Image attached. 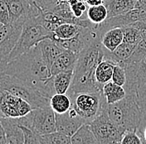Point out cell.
<instances>
[{
    "label": "cell",
    "mask_w": 146,
    "mask_h": 144,
    "mask_svg": "<svg viewBox=\"0 0 146 144\" xmlns=\"http://www.w3.org/2000/svg\"><path fill=\"white\" fill-rule=\"evenodd\" d=\"M106 101L104 102L98 115L89 125L98 144H120L124 133L110 118L106 109Z\"/></svg>",
    "instance_id": "5"
},
{
    "label": "cell",
    "mask_w": 146,
    "mask_h": 144,
    "mask_svg": "<svg viewBox=\"0 0 146 144\" xmlns=\"http://www.w3.org/2000/svg\"><path fill=\"white\" fill-rule=\"evenodd\" d=\"M88 6H96L104 3V0H85Z\"/></svg>",
    "instance_id": "38"
},
{
    "label": "cell",
    "mask_w": 146,
    "mask_h": 144,
    "mask_svg": "<svg viewBox=\"0 0 146 144\" xmlns=\"http://www.w3.org/2000/svg\"><path fill=\"white\" fill-rule=\"evenodd\" d=\"M123 39L124 32L122 27H114L104 33L100 42L106 50L113 52L123 42Z\"/></svg>",
    "instance_id": "17"
},
{
    "label": "cell",
    "mask_w": 146,
    "mask_h": 144,
    "mask_svg": "<svg viewBox=\"0 0 146 144\" xmlns=\"http://www.w3.org/2000/svg\"><path fill=\"white\" fill-rule=\"evenodd\" d=\"M41 13L42 11H40L39 9L30 5L28 15L23 24L22 33L19 36L17 44L9 55V63L29 51L31 48L38 45V43L48 38L53 40L54 32H49L36 21Z\"/></svg>",
    "instance_id": "3"
},
{
    "label": "cell",
    "mask_w": 146,
    "mask_h": 144,
    "mask_svg": "<svg viewBox=\"0 0 146 144\" xmlns=\"http://www.w3.org/2000/svg\"><path fill=\"white\" fill-rule=\"evenodd\" d=\"M3 23H2V22H0V27H2V26H3Z\"/></svg>",
    "instance_id": "40"
},
{
    "label": "cell",
    "mask_w": 146,
    "mask_h": 144,
    "mask_svg": "<svg viewBox=\"0 0 146 144\" xmlns=\"http://www.w3.org/2000/svg\"><path fill=\"white\" fill-rule=\"evenodd\" d=\"M103 95L108 104L117 103L126 96V90L124 86L110 81L103 86Z\"/></svg>",
    "instance_id": "19"
},
{
    "label": "cell",
    "mask_w": 146,
    "mask_h": 144,
    "mask_svg": "<svg viewBox=\"0 0 146 144\" xmlns=\"http://www.w3.org/2000/svg\"><path fill=\"white\" fill-rule=\"evenodd\" d=\"M50 106L55 114H65L72 107V99L67 94H55L50 99Z\"/></svg>",
    "instance_id": "24"
},
{
    "label": "cell",
    "mask_w": 146,
    "mask_h": 144,
    "mask_svg": "<svg viewBox=\"0 0 146 144\" xmlns=\"http://www.w3.org/2000/svg\"><path fill=\"white\" fill-rule=\"evenodd\" d=\"M77 57L78 55L72 52V51H63V52H62L56 59L51 67L52 75H55L61 72L74 70L77 61Z\"/></svg>",
    "instance_id": "15"
},
{
    "label": "cell",
    "mask_w": 146,
    "mask_h": 144,
    "mask_svg": "<svg viewBox=\"0 0 146 144\" xmlns=\"http://www.w3.org/2000/svg\"><path fill=\"white\" fill-rule=\"evenodd\" d=\"M83 1H85V0H83Z\"/></svg>",
    "instance_id": "41"
},
{
    "label": "cell",
    "mask_w": 146,
    "mask_h": 144,
    "mask_svg": "<svg viewBox=\"0 0 146 144\" xmlns=\"http://www.w3.org/2000/svg\"><path fill=\"white\" fill-rule=\"evenodd\" d=\"M41 144H71V137L56 131L44 135H39Z\"/></svg>",
    "instance_id": "26"
},
{
    "label": "cell",
    "mask_w": 146,
    "mask_h": 144,
    "mask_svg": "<svg viewBox=\"0 0 146 144\" xmlns=\"http://www.w3.org/2000/svg\"><path fill=\"white\" fill-rule=\"evenodd\" d=\"M21 127L24 133V143L23 144H41L39 141V135L37 133H36L32 129H30L29 127H27L23 125H21Z\"/></svg>",
    "instance_id": "33"
},
{
    "label": "cell",
    "mask_w": 146,
    "mask_h": 144,
    "mask_svg": "<svg viewBox=\"0 0 146 144\" xmlns=\"http://www.w3.org/2000/svg\"><path fill=\"white\" fill-rule=\"evenodd\" d=\"M85 124H86V120L77 114L72 106L65 114H56V131L69 137H72Z\"/></svg>",
    "instance_id": "11"
},
{
    "label": "cell",
    "mask_w": 146,
    "mask_h": 144,
    "mask_svg": "<svg viewBox=\"0 0 146 144\" xmlns=\"http://www.w3.org/2000/svg\"><path fill=\"white\" fill-rule=\"evenodd\" d=\"M122 29L124 32L123 42H127L130 44H138L143 39L139 31L131 25L123 27Z\"/></svg>",
    "instance_id": "27"
},
{
    "label": "cell",
    "mask_w": 146,
    "mask_h": 144,
    "mask_svg": "<svg viewBox=\"0 0 146 144\" xmlns=\"http://www.w3.org/2000/svg\"><path fill=\"white\" fill-rule=\"evenodd\" d=\"M0 22L3 25H7L11 22L9 9L4 0H0Z\"/></svg>",
    "instance_id": "34"
},
{
    "label": "cell",
    "mask_w": 146,
    "mask_h": 144,
    "mask_svg": "<svg viewBox=\"0 0 146 144\" xmlns=\"http://www.w3.org/2000/svg\"><path fill=\"white\" fill-rule=\"evenodd\" d=\"M111 81L119 85L124 86L126 83V71L122 64H115L112 74Z\"/></svg>",
    "instance_id": "29"
},
{
    "label": "cell",
    "mask_w": 146,
    "mask_h": 144,
    "mask_svg": "<svg viewBox=\"0 0 146 144\" xmlns=\"http://www.w3.org/2000/svg\"><path fill=\"white\" fill-rule=\"evenodd\" d=\"M30 5L42 9L43 12H52L59 0H27Z\"/></svg>",
    "instance_id": "31"
},
{
    "label": "cell",
    "mask_w": 146,
    "mask_h": 144,
    "mask_svg": "<svg viewBox=\"0 0 146 144\" xmlns=\"http://www.w3.org/2000/svg\"><path fill=\"white\" fill-rule=\"evenodd\" d=\"M9 9L12 23L24 24L30 9V4L27 0H4Z\"/></svg>",
    "instance_id": "13"
},
{
    "label": "cell",
    "mask_w": 146,
    "mask_h": 144,
    "mask_svg": "<svg viewBox=\"0 0 146 144\" xmlns=\"http://www.w3.org/2000/svg\"><path fill=\"white\" fill-rule=\"evenodd\" d=\"M71 144H98L89 124H83L71 137Z\"/></svg>",
    "instance_id": "21"
},
{
    "label": "cell",
    "mask_w": 146,
    "mask_h": 144,
    "mask_svg": "<svg viewBox=\"0 0 146 144\" xmlns=\"http://www.w3.org/2000/svg\"><path fill=\"white\" fill-rule=\"evenodd\" d=\"M137 133L140 136L143 144H146V116H144L143 118L140 125L137 129Z\"/></svg>",
    "instance_id": "36"
},
{
    "label": "cell",
    "mask_w": 146,
    "mask_h": 144,
    "mask_svg": "<svg viewBox=\"0 0 146 144\" xmlns=\"http://www.w3.org/2000/svg\"><path fill=\"white\" fill-rule=\"evenodd\" d=\"M136 0H104V4L108 11V18L127 13L135 9Z\"/></svg>",
    "instance_id": "18"
},
{
    "label": "cell",
    "mask_w": 146,
    "mask_h": 144,
    "mask_svg": "<svg viewBox=\"0 0 146 144\" xmlns=\"http://www.w3.org/2000/svg\"><path fill=\"white\" fill-rule=\"evenodd\" d=\"M72 106L83 118L86 124H90L96 117L106 101L103 93H82L71 98Z\"/></svg>",
    "instance_id": "7"
},
{
    "label": "cell",
    "mask_w": 146,
    "mask_h": 144,
    "mask_svg": "<svg viewBox=\"0 0 146 144\" xmlns=\"http://www.w3.org/2000/svg\"><path fill=\"white\" fill-rule=\"evenodd\" d=\"M0 89L24 99L33 108L50 106V99L44 96L34 86L3 72L0 73Z\"/></svg>",
    "instance_id": "4"
},
{
    "label": "cell",
    "mask_w": 146,
    "mask_h": 144,
    "mask_svg": "<svg viewBox=\"0 0 146 144\" xmlns=\"http://www.w3.org/2000/svg\"><path fill=\"white\" fill-rule=\"evenodd\" d=\"M0 122L3 128L6 144L24 143V133L18 118H2Z\"/></svg>",
    "instance_id": "12"
},
{
    "label": "cell",
    "mask_w": 146,
    "mask_h": 144,
    "mask_svg": "<svg viewBox=\"0 0 146 144\" xmlns=\"http://www.w3.org/2000/svg\"><path fill=\"white\" fill-rule=\"evenodd\" d=\"M3 72L32 85L49 99L56 94L53 76L38 45L9 62Z\"/></svg>",
    "instance_id": "1"
},
{
    "label": "cell",
    "mask_w": 146,
    "mask_h": 144,
    "mask_svg": "<svg viewBox=\"0 0 146 144\" xmlns=\"http://www.w3.org/2000/svg\"><path fill=\"white\" fill-rule=\"evenodd\" d=\"M38 46L41 49L42 54L45 60L46 63L51 70V67L56 61V59L65 50L58 45L56 41L50 38L42 41L41 42L38 43Z\"/></svg>",
    "instance_id": "16"
},
{
    "label": "cell",
    "mask_w": 146,
    "mask_h": 144,
    "mask_svg": "<svg viewBox=\"0 0 146 144\" xmlns=\"http://www.w3.org/2000/svg\"><path fill=\"white\" fill-rule=\"evenodd\" d=\"M74 75V70L58 73L53 76V86L56 94H66L70 89Z\"/></svg>",
    "instance_id": "20"
},
{
    "label": "cell",
    "mask_w": 146,
    "mask_h": 144,
    "mask_svg": "<svg viewBox=\"0 0 146 144\" xmlns=\"http://www.w3.org/2000/svg\"><path fill=\"white\" fill-rule=\"evenodd\" d=\"M70 6L72 11L73 14L76 18H85L87 17H84V14L87 13V3L86 1L83 0H72L70 3Z\"/></svg>",
    "instance_id": "30"
},
{
    "label": "cell",
    "mask_w": 146,
    "mask_h": 144,
    "mask_svg": "<svg viewBox=\"0 0 146 144\" xmlns=\"http://www.w3.org/2000/svg\"><path fill=\"white\" fill-rule=\"evenodd\" d=\"M0 144H6V140H5V135L3 132V128L0 122Z\"/></svg>",
    "instance_id": "39"
},
{
    "label": "cell",
    "mask_w": 146,
    "mask_h": 144,
    "mask_svg": "<svg viewBox=\"0 0 146 144\" xmlns=\"http://www.w3.org/2000/svg\"><path fill=\"white\" fill-rule=\"evenodd\" d=\"M33 109L24 99L0 89V118L23 117Z\"/></svg>",
    "instance_id": "9"
},
{
    "label": "cell",
    "mask_w": 146,
    "mask_h": 144,
    "mask_svg": "<svg viewBox=\"0 0 146 144\" xmlns=\"http://www.w3.org/2000/svg\"><path fill=\"white\" fill-rule=\"evenodd\" d=\"M103 59L104 51L101 42L98 41L91 43L78 54L73 76H79L86 72L96 70L97 65Z\"/></svg>",
    "instance_id": "10"
},
{
    "label": "cell",
    "mask_w": 146,
    "mask_h": 144,
    "mask_svg": "<svg viewBox=\"0 0 146 144\" xmlns=\"http://www.w3.org/2000/svg\"><path fill=\"white\" fill-rule=\"evenodd\" d=\"M81 28H82L81 26H78L74 23H70V22L62 23L53 32H54L53 40L54 41L57 39L68 40L74 38L78 36V34L81 32Z\"/></svg>",
    "instance_id": "22"
},
{
    "label": "cell",
    "mask_w": 146,
    "mask_h": 144,
    "mask_svg": "<svg viewBox=\"0 0 146 144\" xmlns=\"http://www.w3.org/2000/svg\"><path fill=\"white\" fill-rule=\"evenodd\" d=\"M86 17L95 24H100L108 18V11L104 3L96 6H89Z\"/></svg>",
    "instance_id": "25"
},
{
    "label": "cell",
    "mask_w": 146,
    "mask_h": 144,
    "mask_svg": "<svg viewBox=\"0 0 146 144\" xmlns=\"http://www.w3.org/2000/svg\"><path fill=\"white\" fill-rule=\"evenodd\" d=\"M106 109L110 118L122 133L137 131L144 118L136 94L133 91L126 92V96L117 103L112 104L106 103Z\"/></svg>",
    "instance_id": "2"
},
{
    "label": "cell",
    "mask_w": 146,
    "mask_h": 144,
    "mask_svg": "<svg viewBox=\"0 0 146 144\" xmlns=\"http://www.w3.org/2000/svg\"><path fill=\"white\" fill-rule=\"evenodd\" d=\"M131 26H133V27H135V28H137L139 31V32H140V34H141V36L143 38H145L146 37V18L145 19H142V20H139V21H138V22H134V23H132V24H130Z\"/></svg>",
    "instance_id": "35"
},
{
    "label": "cell",
    "mask_w": 146,
    "mask_h": 144,
    "mask_svg": "<svg viewBox=\"0 0 146 144\" xmlns=\"http://www.w3.org/2000/svg\"><path fill=\"white\" fill-rule=\"evenodd\" d=\"M146 55V37L143 38L135 46V49L127 61L125 63H130V62H139ZM124 64V63H123Z\"/></svg>",
    "instance_id": "28"
},
{
    "label": "cell",
    "mask_w": 146,
    "mask_h": 144,
    "mask_svg": "<svg viewBox=\"0 0 146 144\" xmlns=\"http://www.w3.org/2000/svg\"><path fill=\"white\" fill-rule=\"evenodd\" d=\"M137 44H130L127 42H122L118 47L113 51L109 52L103 47L104 51V59L111 61L112 63L123 64L127 61L129 58L133 54Z\"/></svg>",
    "instance_id": "14"
},
{
    "label": "cell",
    "mask_w": 146,
    "mask_h": 144,
    "mask_svg": "<svg viewBox=\"0 0 146 144\" xmlns=\"http://www.w3.org/2000/svg\"><path fill=\"white\" fill-rule=\"evenodd\" d=\"M114 65L115 64L107 60H103L97 65L95 71V75L97 82L102 86L111 81Z\"/></svg>",
    "instance_id": "23"
},
{
    "label": "cell",
    "mask_w": 146,
    "mask_h": 144,
    "mask_svg": "<svg viewBox=\"0 0 146 144\" xmlns=\"http://www.w3.org/2000/svg\"><path fill=\"white\" fill-rule=\"evenodd\" d=\"M21 125L29 127L38 135H44L56 131V114L51 108H33L23 117L18 118Z\"/></svg>",
    "instance_id": "6"
},
{
    "label": "cell",
    "mask_w": 146,
    "mask_h": 144,
    "mask_svg": "<svg viewBox=\"0 0 146 144\" xmlns=\"http://www.w3.org/2000/svg\"><path fill=\"white\" fill-rule=\"evenodd\" d=\"M120 144H143L137 131H126L123 133Z\"/></svg>",
    "instance_id": "32"
},
{
    "label": "cell",
    "mask_w": 146,
    "mask_h": 144,
    "mask_svg": "<svg viewBox=\"0 0 146 144\" xmlns=\"http://www.w3.org/2000/svg\"><path fill=\"white\" fill-rule=\"evenodd\" d=\"M23 23H12L0 27V73L4 71L8 65L9 56L23 31Z\"/></svg>",
    "instance_id": "8"
},
{
    "label": "cell",
    "mask_w": 146,
    "mask_h": 144,
    "mask_svg": "<svg viewBox=\"0 0 146 144\" xmlns=\"http://www.w3.org/2000/svg\"><path fill=\"white\" fill-rule=\"evenodd\" d=\"M135 9H142L146 10V0H136Z\"/></svg>",
    "instance_id": "37"
}]
</instances>
